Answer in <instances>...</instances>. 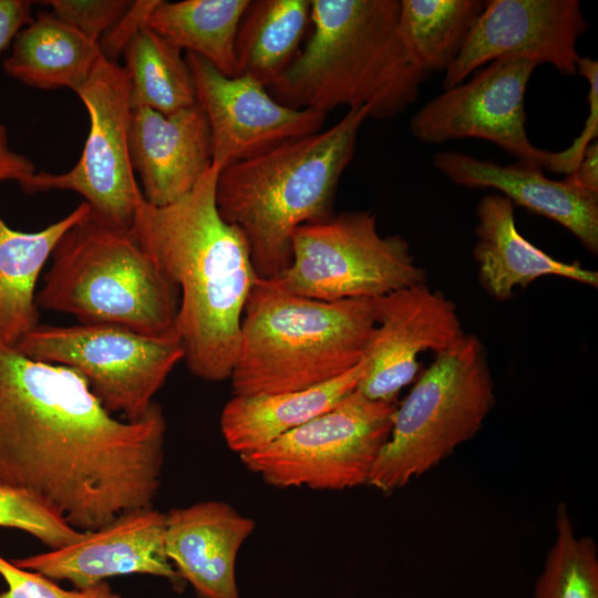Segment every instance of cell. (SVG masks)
I'll list each match as a JSON object with an SVG mask.
<instances>
[{"instance_id":"obj_1","label":"cell","mask_w":598,"mask_h":598,"mask_svg":"<svg viewBox=\"0 0 598 598\" xmlns=\"http://www.w3.org/2000/svg\"><path fill=\"white\" fill-rule=\"evenodd\" d=\"M166 430L156 402L138 421L120 420L78 372L0 341V485L28 493L75 529L153 507Z\"/></svg>"},{"instance_id":"obj_2","label":"cell","mask_w":598,"mask_h":598,"mask_svg":"<svg viewBox=\"0 0 598 598\" xmlns=\"http://www.w3.org/2000/svg\"><path fill=\"white\" fill-rule=\"evenodd\" d=\"M212 164L177 200H138L131 230L163 275L178 289L176 330L184 361L199 379L230 378L248 296L259 279L241 231L220 216Z\"/></svg>"},{"instance_id":"obj_3","label":"cell","mask_w":598,"mask_h":598,"mask_svg":"<svg viewBox=\"0 0 598 598\" xmlns=\"http://www.w3.org/2000/svg\"><path fill=\"white\" fill-rule=\"evenodd\" d=\"M311 34L268 87L279 103L328 113L367 107L390 120L419 97L430 75L399 33L400 0H310Z\"/></svg>"},{"instance_id":"obj_4","label":"cell","mask_w":598,"mask_h":598,"mask_svg":"<svg viewBox=\"0 0 598 598\" xmlns=\"http://www.w3.org/2000/svg\"><path fill=\"white\" fill-rule=\"evenodd\" d=\"M368 117L367 107L348 110L327 130L220 168L218 212L244 235L258 278L276 279L288 267L296 228L334 215L339 181Z\"/></svg>"},{"instance_id":"obj_5","label":"cell","mask_w":598,"mask_h":598,"mask_svg":"<svg viewBox=\"0 0 598 598\" xmlns=\"http://www.w3.org/2000/svg\"><path fill=\"white\" fill-rule=\"evenodd\" d=\"M375 322L374 299L321 301L259 278L241 318L234 395L303 390L341 377L361 362Z\"/></svg>"},{"instance_id":"obj_6","label":"cell","mask_w":598,"mask_h":598,"mask_svg":"<svg viewBox=\"0 0 598 598\" xmlns=\"http://www.w3.org/2000/svg\"><path fill=\"white\" fill-rule=\"evenodd\" d=\"M51 257L35 295L39 309L72 315L84 324H115L151 337L177 334L179 291L131 228L87 217L62 236Z\"/></svg>"},{"instance_id":"obj_7","label":"cell","mask_w":598,"mask_h":598,"mask_svg":"<svg viewBox=\"0 0 598 598\" xmlns=\"http://www.w3.org/2000/svg\"><path fill=\"white\" fill-rule=\"evenodd\" d=\"M495 403L486 351L474 334L435 354L396 405L368 485L391 494L435 467L481 429Z\"/></svg>"},{"instance_id":"obj_8","label":"cell","mask_w":598,"mask_h":598,"mask_svg":"<svg viewBox=\"0 0 598 598\" xmlns=\"http://www.w3.org/2000/svg\"><path fill=\"white\" fill-rule=\"evenodd\" d=\"M289 291L321 301L375 299L425 282L400 235L382 236L375 215L355 210L296 228L291 259L277 278Z\"/></svg>"},{"instance_id":"obj_9","label":"cell","mask_w":598,"mask_h":598,"mask_svg":"<svg viewBox=\"0 0 598 598\" xmlns=\"http://www.w3.org/2000/svg\"><path fill=\"white\" fill-rule=\"evenodd\" d=\"M29 359L78 372L110 413L138 421L175 365L177 334L151 337L115 324H39L14 347Z\"/></svg>"},{"instance_id":"obj_10","label":"cell","mask_w":598,"mask_h":598,"mask_svg":"<svg viewBox=\"0 0 598 598\" xmlns=\"http://www.w3.org/2000/svg\"><path fill=\"white\" fill-rule=\"evenodd\" d=\"M395 410V403L370 400L354 390L329 411L239 458L279 488L341 491L368 485Z\"/></svg>"},{"instance_id":"obj_11","label":"cell","mask_w":598,"mask_h":598,"mask_svg":"<svg viewBox=\"0 0 598 598\" xmlns=\"http://www.w3.org/2000/svg\"><path fill=\"white\" fill-rule=\"evenodd\" d=\"M130 91L124 68L102 55L89 80L76 91L90 118L80 159L65 173H35L24 192L73 190L89 205L91 219L130 229L143 195L128 150Z\"/></svg>"},{"instance_id":"obj_12","label":"cell","mask_w":598,"mask_h":598,"mask_svg":"<svg viewBox=\"0 0 598 598\" xmlns=\"http://www.w3.org/2000/svg\"><path fill=\"white\" fill-rule=\"evenodd\" d=\"M536 66L516 56L487 63L424 104L410 120L411 134L429 144L486 140L517 161L546 167L551 152L536 147L526 132L525 94Z\"/></svg>"},{"instance_id":"obj_13","label":"cell","mask_w":598,"mask_h":598,"mask_svg":"<svg viewBox=\"0 0 598 598\" xmlns=\"http://www.w3.org/2000/svg\"><path fill=\"white\" fill-rule=\"evenodd\" d=\"M184 56L208 123L213 164L220 168L323 130L328 113L289 107L250 76H227L199 55Z\"/></svg>"},{"instance_id":"obj_14","label":"cell","mask_w":598,"mask_h":598,"mask_svg":"<svg viewBox=\"0 0 598 598\" xmlns=\"http://www.w3.org/2000/svg\"><path fill=\"white\" fill-rule=\"evenodd\" d=\"M578 0H489L455 62L444 73L443 89L461 84L476 70L504 56L547 63L564 75L577 73V40L587 31Z\"/></svg>"},{"instance_id":"obj_15","label":"cell","mask_w":598,"mask_h":598,"mask_svg":"<svg viewBox=\"0 0 598 598\" xmlns=\"http://www.w3.org/2000/svg\"><path fill=\"white\" fill-rule=\"evenodd\" d=\"M377 322L362 361L357 391L374 401L395 403L419 370V355L441 353L464 336L455 305L425 282L375 298Z\"/></svg>"},{"instance_id":"obj_16","label":"cell","mask_w":598,"mask_h":598,"mask_svg":"<svg viewBox=\"0 0 598 598\" xmlns=\"http://www.w3.org/2000/svg\"><path fill=\"white\" fill-rule=\"evenodd\" d=\"M165 513L154 507L122 514L83 538L45 553L10 559L16 566L83 589L116 576L152 575L183 581L164 548Z\"/></svg>"},{"instance_id":"obj_17","label":"cell","mask_w":598,"mask_h":598,"mask_svg":"<svg viewBox=\"0 0 598 598\" xmlns=\"http://www.w3.org/2000/svg\"><path fill=\"white\" fill-rule=\"evenodd\" d=\"M128 150L144 199L155 206L187 194L213 164L208 123L197 103L169 115L132 109Z\"/></svg>"},{"instance_id":"obj_18","label":"cell","mask_w":598,"mask_h":598,"mask_svg":"<svg viewBox=\"0 0 598 598\" xmlns=\"http://www.w3.org/2000/svg\"><path fill=\"white\" fill-rule=\"evenodd\" d=\"M433 165L458 186L499 190L513 204L568 229L591 254L598 252V194L567 177L547 178L543 167L534 163L501 165L455 151L436 153Z\"/></svg>"},{"instance_id":"obj_19","label":"cell","mask_w":598,"mask_h":598,"mask_svg":"<svg viewBox=\"0 0 598 598\" xmlns=\"http://www.w3.org/2000/svg\"><path fill=\"white\" fill-rule=\"evenodd\" d=\"M255 526L225 502L173 508L165 513V554L200 598H239L236 559Z\"/></svg>"},{"instance_id":"obj_20","label":"cell","mask_w":598,"mask_h":598,"mask_svg":"<svg viewBox=\"0 0 598 598\" xmlns=\"http://www.w3.org/2000/svg\"><path fill=\"white\" fill-rule=\"evenodd\" d=\"M474 258L483 288L496 300L512 298L543 276L598 286V274L578 262L557 260L525 239L515 225L514 204L503 195L484 196L476 209Z\"/></svg>"},{"instance_id":"obj_21","label":"cell","mask_w":598,"mask_h":598,"mask_svg":"<svg viewBox=\"0 0 598 598\" xmlns=\"http://www.w3.org/2000/svg\"><path fill=\"white\" fill-rule=\"evenodd\" d=\"M363 373L364 363L361 360L341 377L309 389L234 395L220 414L223 437L239 456L262 448L336 406L357 389Z\"/></svg>"},{"instance_id":"obj_22","label":"cell","mask_w":598,"mask_h":598,"mask_svg":"<svg viewBox=\"0 0 598 598\" xmlns=\"http://www.w3.org/2000/svg\"><path fill=\"white\" fill-rule=\"evenodd\" d=\"M82 202L69 215L40 231L10 228L0 217V341L16 347L40 323L35 303L39 276L56 244L73 226L87 218Z\"/></svg>"},{"instance_id":"obj_23","label":"cell","mask_w":598,"mask_h":598,"mask_svg":"<svg viewBox=\"0 0 598 598\" xmlns=\"http://www.w3.org/2000/svg\"><path fill=\"white\" fill-rule=\"evenodd\" d=\"M102 56L100 47L52 12H38L14 37L3 70L38 89L69 87L76 93Z\"/></svg>"},{"instance_id":"obj_24","label":"cell","mask_w":598,"mask_h":598,"mask_svg":"<svg viewBox=\"0 0 598 598\" xmlns=\"http://www.w3.org/2000/svg\"><path fill=\"white\" fill-rule=\"evenodd\" d=\"M310 11V0L249 1L235 42L236 75L270 87L298 56Z\"/></svg>"},{"instance_id":"obj_25","label":"cell","mask_w":598,"mask_h":598,"mask_svg":"<svg viewBox=\"0 0 598 598\" xmlns=\"http://www.w3.org/2000/svg\"><path fill=\"white\" fill-rule=\"evenodd\" d=\"M250 0H159L145 27L185 52L236 76L235 42Z\"/></svg>"},{"instance_id":"obj_26","label":"cell","mask_w":598,"mask_h":598,"mask_svg":"<svg viewBox=\"0 0 598 598\" xmlns=\"http://www.w3.org/2000/svg\"><path fill=\"white\" fill-rule=\"evenodd\" d=\"M483 9L478 0H400L398 33L422 70L445 73Z\"/></svg>"},{"instance_id":"obj_27","label":"cell","mask_w":598,"mask_h":598,"mask_svg":"<svg viewBox=\"0 0 598 598\" xmlns=\"http://www.w3.org/2000/svg\"><path fill=\"white\" fill-rule=\"evenodd\" d=\"M132 109L164 115L196 104L193 78L182 50L143 27L123 52Z\"/></svg>"},{"instance_id":"obj_28","label":"cell","mask_w":598,"mask_h":598,"mask_svg":"<svg viewBox=\"0 0 598 598\" xmlns=\"http://www.w3.org/2000/svg\"><path fill=\"white\" fill-rule=\"evenodd\" d=\"M534 598H598L597 546L577 536L567 506L556 513V537L534 587Z\"/></svg>"},{"instance_id":"obj_29","label":"cell","mask_w":598,"mask_h":598,"mask_svg":"<svg viewBox=\"0 0 598 598\" xmlns=\"http://www.w3.org/2000/svg\"><path fill=\"white\" fill-rule=\"evenodd\" d=\"M28 533L50 549H56L85 536L48 509L28 493L0 485V528Z\"/></svg>"},{"instance_id":"obj_30","label":"cell","mask_w":598,"mask_h":598,"mask_svg":"<svg viewBox=\"0 0 598 598\" xmlns=\"http://www.w3.org/2000/svg\"><path fill=\"white\" fill-rule=\"evenodd\" d=\"M0 577L7 585L0 598H126L114 591L106 581L83 589L66 590L54 580L20 568L1 555Z\"/></svg>"},{"instance_id":"obj_31","label":"cell","mask_w":598,"mask_h":598,"mask_svg":"<svg viewBox=\"0 0 598 598\" xmlns=\"http://www.w3.org/2000/svg\"><path fill=\"white\" fill-rule=\"evenodd\" d=\"M52 13L74 27L93 42L101 38L122 18L132 1L127 0H50Z\"/></svg>"},{"instance_id":"obj_32","label":"cell","mask_w":598,"mask_h":598,"mask_svg":"<svg viewBox=\"0 0 598 598\" xmlns=\"http://www.w3.org/2000/svg\"><path fill=\"white\" fill-rule=\"evenodd\" d=\"M577 73L589 83V114L585 127L573 144L560 152H551L545 168L556 173L570 174L579 163L584 152L598 136V62L589 56H580Z\"/></svg>"},{"instance_id":"obj_33","label":"cell","mask_w":598,"mask_h":598,"mask_svg":"<svg viewBox=\"0 0 598 598\" xmlns=\"http://www.w3.org/2000/svg\"><path fill=\"white\" fill-rule=\"evenodd\" d=\"M159 0L132 1L130 8L122 18L101 38L99 47L102 55L109 61L115 62L120 54L145 27L146 19Z\"/></svg>"},{"instance_id":"obj_34","label":"cell","mask_w":598,"mask_h":598,"mask_svg":"<svg viewBox=\"0 0 598 598\" xmlns=\"http://www.w3.org/2000/svg\"><path fill=\"white\" fill-rule=\"evenodd\" d=\"M35 173L29 158L9 148L7 128L0 124V182L16 181L24 192Z\"/></svg>"},{"instance_id":"obj_35","label":"cell","mask_w":598,"mask_h":598,"mask_svg":"<svg viewBox=\"0 0 598 598\" xmlns=\"http://www.w3.org/2000/svg\"><path fill=\"white\" fill-rule=\"evenodd\" d=\"M32 21L31 2L0 0V53L13 41L17 33Z\"/></svg>"},{"instance_id":"obj_36","label":"cell","mask_w":598,"mask_h":598,"mask_svg":"<svg viewBox=\"0 0 598 598\" xmlns=\"http://www.w3.org/2000/svg\"><path fill=\"white\" fill-rule=\"evenodd\" d=\"M567 178L578 187L598 194V144L596 141L588 145Z\"/></svg>"}]
</instances>
